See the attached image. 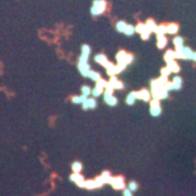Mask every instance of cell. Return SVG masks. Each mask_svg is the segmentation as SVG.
Returning <instances> with one entry per match:
<instances>
[{"instance_id":"obj_1","label":"cell","mask_w":196,"mask_h":196,"mask_svg":"<svg viewBox=\"0 0 196 196\" xmlns=\"http://www.w3.org/2000/svg\"><path fill=\"white\" fill-rule=\"evenodd\" d=\"M107 9V2L106 0H93L90 7V14L93 17H100L106 11Z\"/></svg>"},{"instance_id":"obj_2","label":"cell","mask_w":196,"mask_h":196,"mask_svg":"<svg viewBox=\"0 0 196 196\" xmlns=\"http://www.w3.org/2000/svg\"><path fill=\"white\" fill-rule=\"evenodd\" d=\"M132 61H134V57L131 56V55L126 54L125 51H120L117 54V65L120 66L122 70H124L129 64H131Z\"/></svg>"},{"instance_id":"obj_3","label":"cell","mask_w":196,"mask_h":196,"mask_svg":"<svg viewBox=\"0 0 196 196\" xmlns=\"http://www.w3.org/2000/svg\"><path fill=\"white\" fill-rule=\"evenodd\" d=\"M103 101H105V103L109 107H115V106H117V103H119L117 97L113 94V89H108V88L105 89V92H103Z\"/></svg>"},{"instance_id":"obj_4","label":"cell","mask_w":196,"mask_h":196,"mask_svg":"<svg viewBox=\"0 0 196 196\" xmlns=\"http://www.w3.org/2000/svg\"><path fill=\"white\" fill-rule=\"evenodd\" d=\"M192 55H194V50L188 46H183L180 50H176V57L181 59V60H192Z\"/></svg>"},{"instance_id":"obj_5","label":"cell","mask_w":196,"mask_h":196,"mask_svg":"<svg viewBox=\"0 0 196 196\" xmlns=\"http://www.w3.org/2000/svg\"><path fill=\"white\" fill-rule=\"evenodd\" d=\"M77 66H78V70H79V73H80V75L83 78H88L89 73L92 71L89 61H79L78 60V65Z\"/></svg>"},{"instance_id":"obj_6","label":"cell","mask_w":196,"mask_h":196,"mask_svg":"<svg viewBox=\"0 0 196 196\" xmlns=\"http://www.w3.org/2000/svg\"><path fill=\"white\" fill-rule=\"evenodd\" d=\"M149 112L153 117H159L162 115V107H161V101L158 100H153L150 101V108Z\"/></svg>"},{"instance_id":"obj_7","label":"cell","mask_w":196,"mask_h":196,"mask_svg":"<svg viewBox=\"0 0 196 196\" xmlns=\"http://www.w3.org/2000/svg\"><path fill=\"white\" fill-rule=\"evenodd\" d=\"M113 89V90H121V89H124V83L120 82L117 78L115 77H111V79L107 82V85H106V89Z\"/></svg>"},{"instance_id":"obj_8","label":"cell","mask_w":196,"mask_h":196,"mask_svg":"<svg viewBox=\"0 0 196 196\" xmlns=\"http://www.w3.org/2000/svg\"><path fill=\"white\" fill-rule=\"evenodd\" d=\"M115 190H124L125 188V180L122 176H116V177H112L111 178V182H109Z\"/></svg>"},{"instance_id":"obj_9","label":"cell","mask_w":196,"mask_h":196,"mask_svg":"<svg viewBox=\"0 0 196 196\" xmlns=\"http://www.w3.org/2000/svg\"><path fill=\"white\" fill-rule=\"evenodd\" d=\"M90 54H92V47L87 44L82 45V52H80V56H79V61H89Z\"/></svg>"},{"instance_id":"obj_10","label":"cell","mask_w":196,"mask_h":196,"mask_svg":"<svg viewBox=\"0 0 196 196\" xmlns=\"http://www.w3.org/2000/svg\"><path fill=\"white\" fill-rule=\"evenodd\" d=\"M136 27V33H140L142 34V38L143 40H148L149 38V36H150V31L146 28V24L145 23H140V24H138V26H135Z\"/></svg>"},{"instance_id":"obj_11","label":"cell","mask_w":196,"mask_h":196,"mask_svg":"<svg viewBox=\"0 0 196 196\" xmlns=\"http://www.w3.org/2000/svg\"><path fill=\"white\" fill-rule=\"evenodd\" d=\"M69 180H70L71 182H74L78 187H83V188H84V182H85V180H84L83 175L73 172V175H70V177H69Z\"/></svg>"},{"instance_id":"obj_12","label":"cell","mask_w":196,"mask_h":196,"mask_svg":"<svg viewBox=\"0 0 196 196\" xmlns=\"http://www.w3.org/2000/svg\"><path fill=\"white\" fill-rule=\"evenodd\" d=\"M94 61L97 64H100V65H102L103 68H107V65L111 63V61H108V59H107V56L105 54H97L96 56H94Z\"/></svg>"},{"instance_id":"obj_13","label":"cell","mask_w":196,"mask_h":196,"mask_svg":"<svg viewBox=\"0 0 196 196\" xmlns=\"http://www.w3.org/2000/svg\"><path fill=\"white\" fill-rule=\"evenodd\" d=\"M152 98V92L148 89H142L138 92V100L144 101V102H149Z\"/></svg>"},{"instance_id":"obj_14","label":"cell","mask_w":196,"mask_h":196,"mask_svg":"<svg viewBox=\"0 0 196 196\" xmlns=\"http://www.w3.org/2000/svg\"><path fill=\"white\" fill-rule=\"evenodd\" d=\"M136 101H138V92H130V93H127V96L125 98V102L127 106H134Z\"/></svg>"},{"instance_id":"obj_15","label":"cell","mask_w":196,"mask_h":196,"mask_svg":"<svg viewBox=\"0 0 196 196\" xmlns=\"http://www.w3.org/2000/svg\"><path fill=\"white\" fill-rule=\"evenodd\" d=\"M172 84H173V90H181L182 89V85H183V80L180 75H175L173 80H172Z\"/></svg>"},{"instance_id":"obj_16","label":"cell","mask_w":196,"mask_h":196,"mask_svg":"<svg viewBox=\"0 0 196 196\" xmlns=\"http://www.w3.org/2000/svg\"><path fill=\"white\" fill-rule=\"evenodd\" d=\"M173 45L176 47V50H180V48H182L183 46H185V38L181 37V36H175Z\"/></svg>"},{"instance_id":"obj_17","label":"cell","mask_w":196,"mask_h":196,"mask_svg":"<svg viewBox=\"0 0 196 196\" xmlns=\"http://www.w3.org/2000/svg\"><path fill=\"white\" fill-rule=\"evenodd\" d=\"M126 26H127V23H126L125 21L120 19V21H117V22L115 23V29L119 33H124V32H125V28H126Z\"/></svg>"},{"instance_id":"obj_18","label":"cell","mask_w":196,"mask_h":196,"mask_svg":"<svg viewBox=\"0 0 196 196\" xmlns=\"http://www.w3.org/2000/svg\"><path fill=\"white\" fill-rule=\"evenodd\" d=\"M135 33H136V27L132 26V24H129V23H127V26H126V28H125L124 34L127 36V37H132V36L135 34Z\"/></svg>"},{"instance_id":"obj_19","label":"cell","mask_w":196,"mask_h":196,"mask_svg":"<svg viewBox=\"0 0 196 196\" xmlns=\"http://www.w3.org/2000/svg\"><path fill=\"white\" fill-rule=\"evenodd\" d=\"M87 96L84 94H80V96H73L71 97V103H74V105H82V103L87 100Z\"/></svg>"},{"instance_id":"obj_20","label":"cell","mask_w":196,"mask_h":196,"mask_svg":"<svg viewBox=\"0 0 196 196\" xmlns=\"http://www.w3.org/2000/svg\"><path fill=\"white\" fill-rule=\"evenodd\" d=\"M82 169H83V164H82V162L75 161V162H73V163H71V171H73V172H75V173H80V172H82Z\"/></svg>"},{"instance_id":"obj_21","label":"cell","mask_w":196,"mask_h":196,"mask_svg":"<svg viewBox=\"0 0 196 196\" xmlns=\"http://www.w3.org/2000/svg\"><path fill=\"white\" fill-rule=\"evenodd\" d=\"M103 92H105V89L96 85L94 88H92V97H94V98L101 97V96H103Z\"/></svg>"},{"instance_id":"obj_22","label":"cell","mask_w":196,"mask_h":196,"mask_svg":"<svg viewBox=\"0 0 196 196\" xmlns=\"http://www.w3.org/2000/svg\"><path fill=\"white\" fill-rule=\"evenodd\" d=\"M177 31H178V26H177L176 23H171L167 26V33L168 34H173L176 36L177 34Z\"/></svg>"},{"instance_id":"obj_23","label":"cell","mask_w":196,"mask_h":196,"mask_svg":"<svg viewBox=\"0 0 196 196\" xmlns=\"http://www.w3.org/2000/svg\"><path fill=\"white\" fill-rule=\"evenodd\" d=\"M88 79H90L92 82H94V83H97L100 79H102V77H101V74L98 71H94V70H92L90 73H89V75H88Z\"/></svg>"},{"instance_id":"obj_24","label":"cell","mask_w":196,"mask_h":196,"mask_svg":"<svg viewBox=\"0 0 196 196\" xmlns=\"http://www.w3.org/2000/svg\"><path fill=\"white\" fill-rule=\"evenodd\" d=\"M84 188H88V190H94V188H98L96 180H88V181H85V182H84Z\"/></svg>"},{"instance_id":"obj_25","label":"cell","mask_w":196,"mask_h":196,"mask_svg":"<svg viewBox=\"0 0 196 196\" xmlns=\"http://www.w3.org/2000/svg\"><path fill=\"white\" fill-rule=\"evenodd\" d=\"M158 48H164L167 46V38L166 36H158V44H157Z\"/></svg>"},{"instance_id":"obj_26","label":"cell","mask_w":196,"mask_h":196,"mask_svg":"<svg viewBox=\"0 0 196 196\" xmlns=\"http://www.w3.org/2000/svg\"><path fill=\"white\" fill-rule=\"evenodd\" d=\"M145 24H146V28H148V29L152 33H153V32H157V29H158V26H157V24H155V22H154V21H152V19H149V21L146 22Z\"/></svg>"},{"instance_id":"obj_27","label":"cell","mask_w":196,"mask_h":196,"mask_svg":"<svg viewBox=\"0 0 196 196\" xmlns=\"http://www.w3.org/2000/svg\"><path fill=\"white\" fill-rule=\"evenodd\" d=\"M164 59H166L167 63H171V61H175L176 57V51H167L166 55H164Z\"/></svg>"},{"instance_id":"obj_28","label":"cell","mask_w":196,"mask_h":196,"mask_svg":"<svg viewBox=\"0 0 196 196\" xmlns=\"http://www.w3.org/2000/svg\"><path fill=\"white\" fill-rule=\"evenodd\" d=\"M167 68L171 71H173V73H178V70H180V66L176 64V61H171V63H168L167 64Z\"/></svg>"},{"instance_id":"obj_29","label":"cell","mask_w":196,"mask_h":196,"mask_svg":"<svg viewBox=\"0 0 196 196\" xmlns=\"http://www.w3.org/2000/svg\"><path fill=\"white\" fill-rule=\"evenodd\" d=\"M80 92H82V94L87 96V97H90L92 96V88L89 87V85H82Z\"/></svg>"},{"instance_id":"obj_30","label":"cell","mask_w":196,"mask_h":196,"mask_svg":"<svg viewBox=\"0 0 196 196\" xmlns=\"http://www.w3.org/2000/svg\"><path fill=\"white\" fill-rule=\"evenodd\" d=\"M101 177L103 178V181H105V183H107V185H109V182H111V178H112V176H111V173L108 172V171H105L102 175H101Z\"/></svg>"},{"instance_id":"obj_31","label":"cell","mask_w":196,"mask_h":196,"mask_svg":"<svg viewBox=\"0 0 196 196\" xmlns=\"http://www.w3.org/2000/svg\"><path fill=\"white\" fill-rule=\"evenodd\" d=\"M127 188L130 190V191H132V192H136L138 188H139V185L135 181H130V182H129V185H127Z\"/></svg>"},{"instance_id":"obj_32","label":"cell","mask_w":196,"mask_h":196,"mask_svg":"<svg viewBox=\"0 0 196 196\" xmlns=\"http://www.w3.org/2000/svg\"><path fill=\"white\" fill-rule=\"evenodd\" d=\"M157 36H166L167 33V26H158V29H157Z\"/></svg>"},{"instance_id":"obj_33","label":"cell","mask_w":196,"mask_h":196,"mask_svg":"<svg viewBox=\"0 0 196 196\" xmlns=\"http://www.w3.org/2000/svg\"><path fill=\"white\" fill-rule=\"evenodd\" d=\"M88 103H89V109H94L97 107V98L88 97Z\"/></svg>"},{"instance_id":"obj_34","label":"cell","mask_w":196,"mask_h":196,"mask_svg":"<svg viewBox=\"0 0 196 196\" xmlns=\"http://www.w3.org/2000/svg\"><path fill=\"white\" fill-rule=\"evenodd\" d=\"M94 180H96V182H97V186H98V187H102L103 185H106L105 181H103V178H102L101 176H98L97 178H94Z\"/></svg>"},{"instance_id":"obj_35","label":"cell","mask_w":196,"mask_h":196,"mask_svg":"<svg viewBox=\"0 0 196 196\" xmlns=\"http://www.w3.org/2000/svg\"><path fill=\"white\" fill-rule=\"evenodd\" d=\"M96 85H98V87H101V88H103V89H106V85H107V82L106 80H103V79H100L97 83H96Z\"/></svg>"},{"instance_id":"obj_36","label":"cell","mask_w":196,"mask_h":196,"mask_svg":"<svg viewBox=\"0 0 196 196\" xmlns=\"http://www.w3.org/2000/svg\"><path fill=\"white\" fill-rule=\"evenodd\" d=\"M82 108H83V111H89V103H88V98L85 100L83 103H82Z\"/></svg>"},{"instance_id":"obj_37","label":"cell","mask_w":196,"mask_h":196,"mask_svg":"<svg viewBox=\"0 0 196 196\" xmlns=\"http://www.w3.org/2000/svg\"><path fill=\"white\" fill-rule=\"evenodd\" d=\"M132 194H134V192H132V191H130V190H129L127 187L122 190V196H134Z\"/></svg>"},{"instance_id":"obj_38","label":"cell","mask_w":196,"mask_h":196,"mask_svg":"<svg viewBox=\"0 0 196 196\" xmlns=\"http://www.w3.org/2000/svg\"><path fill=\"white\" fill-rule=\"evenodd\" d=\"M191 61H194V63H196V51H194V55H192V60Z\"/></svg>"}]
</instances>
